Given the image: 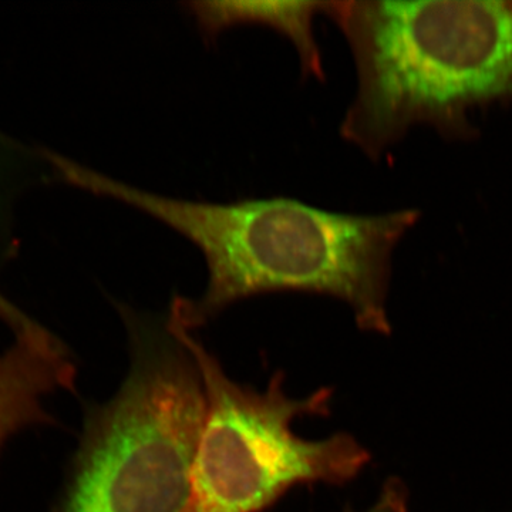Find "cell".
Here are the masks:
<instances>
[{
    "mask_svg": "<svg viewBox=\"0 0 512 512\" xmlns=\"http://www.w3.org/2000/svg\"><path fill=\"white\" fill-rule=\"evenodd\" d=\"M67 181L137 208L192 242L207 264L201 298L175 296L170 312L201 329L234 303L271 292H308L345 302L365 332L390 333L394 249L420 212L382 215L319 210L293 198L218 202L165 197L55 158Z\"/></svg>",
    "mask_w": 512,
    "mask_h": 512,
    "instance_id": "6da1fadb",
    "label": "cell"
},
{
    "mask_svg": "<svg viewBox=\"0 0 512 512\" xmlns=\"http://www.w3.org/2000/svg\"><path fill=\"white\" fill-rule=\"evenodd\" d=\"M357 70L340 134L370 160L416 126L478 136L477 110L512 101V0H332Z\"/></svg>",
    "mask_w": 512,
    "mask_h": 512,
    "instance_id": "7a4b0ae2",
    "label": "cell"
},
{
    "mask_svg": "<svg viewBox=\"0 0 512 512\" xmlns=\"http://www.w3.org/2000/svg\"><path fill=\"white\" fill-rule=\"evenodd\" d=\"M130 366L86 414L55 512H184L204 416L190 353L167 319L120 306Z\"/></svg>",
    "mask_w": 512,
    "mask_h": 512,
    "instance_id": "3957f363",
    "label": "cell"
},
{
    "mask_svg": "<svg viewBox=\"0 0 512 512\" xmlns=\"http://www.w3.org/2000/svg\"><path fill=\"white\" fill-rule=\"evenodd\" d=\"M165 319L190 353L204 394L184 512H264L296 485H343L369 463V453L352 434L305 440L293 433V420L329 416L333 389L298 399L286 392V376L278 372L259 392L232 380L197 330L170 312Z\"/></svg>",
    "mask_w": 512,
    "mask_h": 512,
    "instance_id": "277c9868",
    "label": "cell"
},
{
    "mask_svg": "<svg viewBox=\"0 0 512 512\" xmlns=\"http://www.w3.org/2000/svg\"><path fill=\"white\" fill-rule=\"evenodd\" d=\"M77 370L62 342H20L0 353V451L10 437L52 421L45 399L74 387Z\"/></svg>",
    "mask_w": 512,
    "mask_h": 512,
    "instance_id": "5b68a950",
    "label": "cell"
},
{
    "mask_svg": "<svg viewBox=\"0 0 512 512\" xmlns=\"http://www.w3.org/2000/svg\"><path fill=\"white\" fill-rule=\"evenodd\" d=\"M183 6L194 18L201 35L210 42H215L224 30L239 25H264L276 30L295 46L303 76L325 79L313 22L316 16L328 15L329 2L190 0Z\"/></svg>",
    "mask_w": 512,
    "mask_h": 512,
    "instance_id": "8992f818",
    "label": "cell"
},
{
    "mask_svg": "<svg viewBox=\"0 0 512 512\" xmlns=\"http://www.w3.org/2000/svg\"><path fill=\"white\" fill-rule=\"evenodd\" d=\"M0 319L9 326L15 333L16 340H23V342L47 343L50 342L55 336L47 332L45 328L36 323L35 320L30 319L25 313L20 312L16 306L6 301L0 295Z\"/></svg>",
    "mask_w": 512,
    "mask_h": 512,
    "instance_id": "52a82bcc",
    "label": "cell"
},
{
    "mask_svg": "<svg viewBox=\"0 0 512 512\" xmlns=\"http://www.w3.org/2000/svg\"><path fill=\"white\" fill-rule=\"evenodd\" d=\"M345 512H406V497L399 483H387L377 500L365 510L352 508Z\"/></svg>",
    "mask_w": 512,
    "mask_h": 512,
    "instance_id": "ba28073f",
    "label": "cell"
}]
</instances>
